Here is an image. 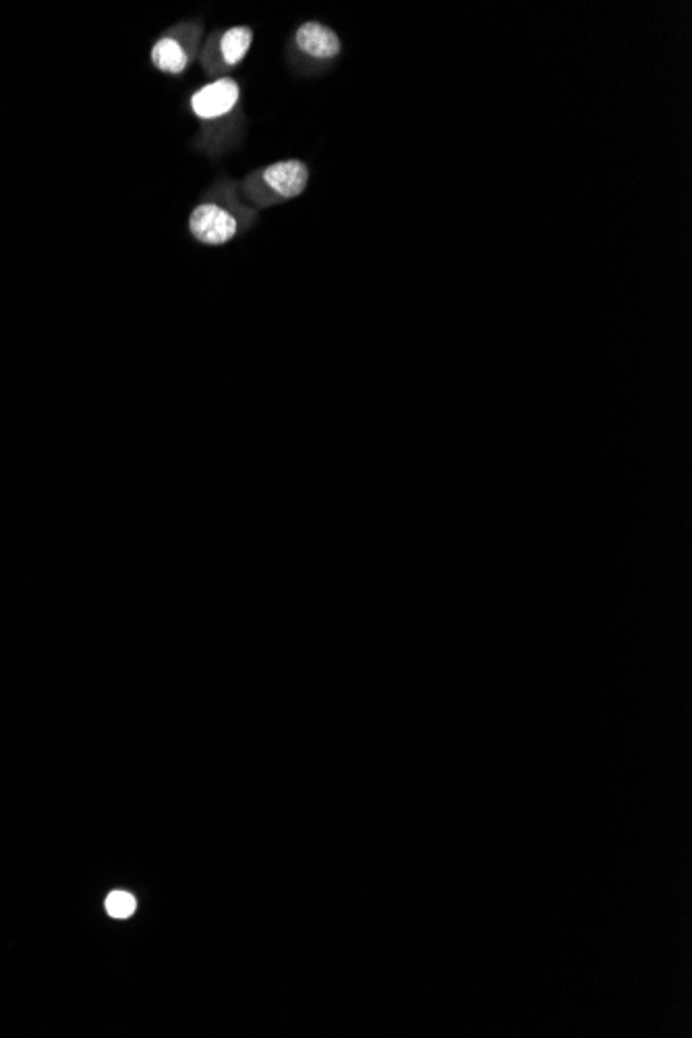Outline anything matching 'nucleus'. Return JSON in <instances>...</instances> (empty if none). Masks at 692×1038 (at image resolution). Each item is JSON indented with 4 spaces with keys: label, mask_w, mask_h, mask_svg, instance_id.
I'll list each match as a JSON object with an SVG mask.
<instances>
[{
    "label": "nucleus",
    "mask_w": 692,
    "mask_h": 1038,
    "mask_svg": "<svg viewBox=\"0 0 692 1038\" xmlns=\"http://www.w3.org/2000/svg\"><path fill=\"white\" fill-rule=\"evenodd\" d=\"M239 102V84L235 79H218L201 88L191 98V109L200 118H221Z\"/></svg>",
    "instance_id": "f03ea898"
},
{
    "label": "nucleus",
    "mask_w": 692,
    "mask_h": 1038,
    "mask_svg": "<svg viewBox=\"0 0 692 1038\" xmlns=\"http://www.w3.org/2000/svg\"><path fill=\"white\" fill-rule=\"evenodd\" d=\"M152 63L164 73L177 75V73L185 71V66L189 63V57L177 40L162 38V40H158L154 50H152Z\"/></svg>",
    "instance_id": "39448f33"
},
{
    "label": "nucleus",
    "mask_w": 692,
    "mask_h": 1038,
    "mask_svg": "<svg viewBox=\"0 0 692 1038\" xmlns=\"http://www.w3.org/2000/svg\"><path fill=\"white\" fill-rule=\"evenodd\" d=\"M262 178L278 198L292 199L305 191L310 171L301 160H282L262 171Z\"/></svg>",
    "instance_id": "7ed1b4c3"
},
{
    "label": "nucleus",
    "mask_w": 692,
    "mask_h": 1038,
    "mask_svg": "<svg viewBox=\"0 0 692 1038\" xmlns=\"http://www.w3.org/2000/svg\"><path fill=\"white\" fill-rule=\"evenodd\" d=\"M189 228L200 243L224 245L235 239L239 224L237 218L221 205L201 203L189 218Z\"/></svg>",
    "instance_id": "f257e3e1"
},
{
    "label": "nucleus",
    "mask_w": 692,
    "mask_h": 1038,
    "mask_svg": "<svg viewBox=\"0 0 692 1038\" xmlns=\"http://www.w3.org/2000/svg\"><path fill=\"white\" fill-rule=\"evenodd\" d=\"M135 910H137V900L127 891H112L111 896L106 898V912L111 914L112 918L125 921V918L134 916Z\"/></svg>",
    "instance_id": "0eeeda50"
},
{
    "label": "nucleus",
    "mask_w": 692,
    "mask_h": 1038,
    "mask_svg": "<svg viewBox=\"0 0 692 1038\" xmlns=\"http://www.w3.org/2000/svg\"><path fill=\"white\" fill-rule=\"evenodd\" d=\"M253 45V32L247 25H237L228 29L221 40V52L224 63L228 66L239 65L246 59L249 48Z\"/></svg>",
    "instance_id": "423d86ee"
},
{
    "label": "nucleus",
    "mask_w": 692,
    "mask_h": 1038,
    "mask_svg": "<svg viewBox=\"0 0 692 1038\" xmlns=\"http://www.w3.org/2000/svg\"><path fill=\"white\" fill-rule=\"evenodd\" d=\"M294 42L299 46V50H303L313 59L328 61L340 54V38L324 23H303L294 34Z\"/></svg>",
    "instance_id": "20e7f679"
}]
</instances>
